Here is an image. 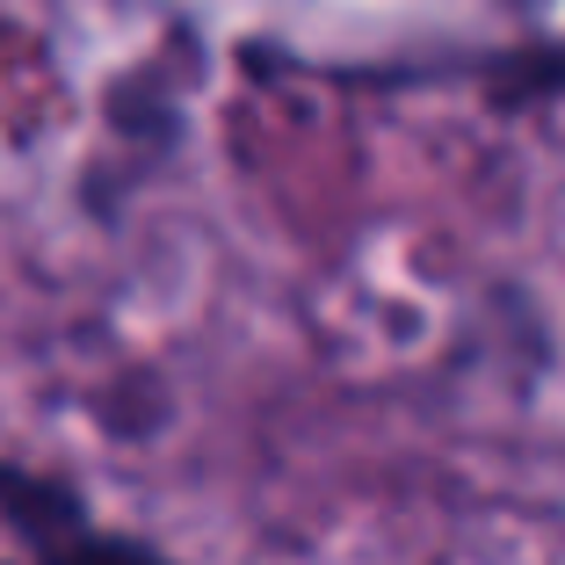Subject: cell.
<instances>
[{
	"label": "cell",
	"mask_w": 565,
	"mask_h": 565,
	"mask_svg": "<svg viewBox=\"0 0 565 565\" xmlns=\"http://www.w3.org/2000/svg\"><path fill=\"white\" fill-rule=\"evenodd\" d=\"M0 530L22 544L30 565H182L146 536L95 522L87 493L66 471L8 465V457H0Z\"/></svg>",
	"instance_id": "6da1fadb"
}]
</instances>
